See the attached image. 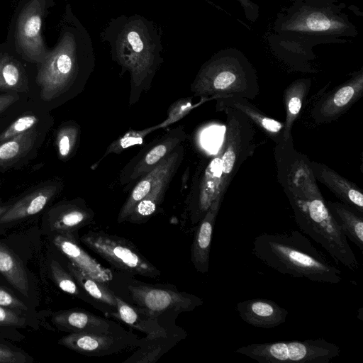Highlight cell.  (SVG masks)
I'll list each match as a JSON object with an SVG mask.
<instances>
[{
    "label": "cell",
    "mask_w": 363,
    "mask_h": 363,
    "mask_svg": "<svg viewBox=\"0 0 363 363\" xmlns=\"http://www.w3.org/2000/svg\"><path fill=\"white\" fill-rule=\"evenodd\" d=\"M274 155L277 180L299 229L320 245L336 264L353 272L358 270V259L328 209L308 158L295 149L292 137L276 144Z\"/></svg>",
    "instance_id": "6da1fadb"
},
{
    "label": "cell",
    "mask_w": 363,
    "mask_h": 363,
    "mask_svg": "<svg viewBox=\"0 0 363 363\" xmlns=\"http://www.w3.org/2000/svg\"><path fill=\"white\" fill-rule=\"evenodd\" d=\"M272 29V45L284 57H297L301 63L312 60L308 52L313 46L345 42L357 35L335 0H296L279 14Z\"/></svg>",
    "instance_id": "7a4b0ae2"
},
{
    "label": "cell",
    "mask_w": 363,
    "mask_h": 363,
    "mask_svg": "<svg viewBox=\"0 0 363 363\" xmlns=\"http://www.w3.org/2000/svg\"><path fill=\"white\" fill-rule=\"evenodd\" d=\"M111 58L130 76V105L147 91L163 62L162 35L157 26L139 15L112 18L101 33Z\"/></svg>",
    "instance_id": "3957f363"
},
{
    "label": "cell",
    "mask_w": 363,
    "mask_h": 363,
    "mask_svg": "<svg viewBox=\"0 0 363 363\" xmlns=\"http://www.w3.org/2000/svg\"><path fill=\"white\" fill-rule=\"evenodd\" d=\"M252 252L267 267L294 278L332 284L342 280V271L297 230L261 233Z\"/></svg>",
    "instance_id": "277c9868"
},
{
    "label": "cell",
    "mask_w": 363,
    "mask_h": 363,
    "mask_svg": "<svg viewBox=\"0 0 363 363\" xmlns=\"http://www.w3.org/2000/svg\"><path fill=\"white\" fill-rule=\"evenodd\" d=\"M94 67L91 38L77 23L63 33L57 47L40 63L37 76L40 98L52 101L68 91L78 80L84 84Z\"/></svg>",
    "instance_id": "5b68a950"
},
{
    "label": "cell",
    "mask_w": 363,
    "mask_h": 363,
    "mask_svg": "<svg viewBox=\"0 0 363 363\" xmlns=\"http://www.w3.org/2000/svg\"><path fill=\"white\" fill-rule=\"evenodd\" d=\"M191 91L210 100L230 96L254 99L259 93L255 69L240 50L233 48L217 52L201 67Z\"/></svg>",
    "instance_id": "8992f818"
},
{
    "label": "cell",
    "mask_w": 363,
    "mask_h": 363,
    "mask_svg": "<svg viewBox=\"0 0 363 363\" xmlns=\"http://www.w3.org/2000/svg\"><path fill=\"white\" fill-rule=\"evenodd\" d=\"M259 363H329L340 354L337 345L324 339L252 343L235 351Z\"/></svg>",
    "instance_id": "52a82bcc"
},
{
    "label": "cell",
    "mask_w": 363,
    "mask_h": 363,
    "mask_svg": "<svg viewBox=\"0 0 363 363\" xmlns=\"http://www.w3.org/2000/svg\"><path fill=\"white\" fill-rule=\"evenodd\" d=\"M220 111L226 114L225 135L221 146V194L224 196L240 165L260 143H255V124L245 114L229 107Z\"/></svg>",
    "instance_id": "ba28073f"
},
{
    "label": "cell",
    "mask_w": 363,
    "mask_h": 363,
    "mask_svg": "<svg viewBox=\"0 0 363 363\" xmlns=\"http://www.w3.org/2000/svg\"><path fill=\"white\" fill-rule=\"evenodd\" d=\"M81 241L115 268L155 279L161 272L128 240L102 231H89Z\"/></svg>",
    "instance_id": "9c48e42d"
},
{
    "label": "cell",
    "mask_w": 363,
    "mask_h": 363,
    "mask_svg": "<svg viewBox=\"0 0 363 363\" xmlns=\"http://www.w3.org/2000/svg\"><path fill=\"white\" fill-rule=\"evenodd\" d=\"M128 290L138 307L156 318L167 312L191 311L203 303L194 294L153 285L132 284Z\"/></svg>",
    "instance_id": "30bf717a"
},
{
    "label": "cell",
    "mask_w": 363,
    "mask_h": 363,
    "mask_svg": "<svg viewBox=\"0 0 363 363\" xmlns=\"http://www.w3.org/2000/svg\"><path fill=\"white\" fill-rule=\"evenodd\" d=\"M116 329L106 332L71 333L59 343L78 353L88 356H106L120 352L136 342L133 335Z\"/></svg>",
    "instance_id": "8fae6325"
},
{
    "label": "cell",
    "mask_w": 363,
    "mask_h": 363,
    "mask_svg": "<svg viewBox=\"0 0 363 363\" xmlns=\"http://www.w3.org/2000/svg\"><path fill=\"white\" fill-rule=\"evenodd\" d=\"M363 94V69L333 89L313 107L311 116L316 123H330L348 110Z\"/></svg>",
    "instance_id": "7c38bea8"
},
{
    "label": "cell",
    "mask_w": 363,
    "mask_h": 363,
    "mask_svg": "<svg viewBox=\"0 0 363 363\" xmlns=\"http://www.w3.org/2000/svg\"><path fill=\"white\" fill-rule=\"evenodd\" d=\"M42 14L40 0L32 1L22 11L17 28V41L23 55L28 60L40 63L48 55L40 35Z\"/></svg>",
    "instance_id": "4fadbf2b"
},
{
    "label": "cell",
    "mask_w": 363,
    "mask_h": 363,
    "mask_svg": "<svg viewBox=\"0 0 363 363\" xmlns=\"http://www.w3.org/2000/svg\"><path fill=\"white\" fill-rule=\"evenodd\" d=\"M221 155L222 148L207 164L201 174L198 187L193 190L190 211L194 223H199L218 196H224L221 194Z\"/></svg>",
    "instance_id": "5bb4252c"
},
{
    "label": "cell",
    "mask_w": 363,
    "mask_h": 363,
    "mask_svg": "<svg viewBox=\"0 0 363 363\" xmlns=\"http://www.w3.org/2000/svg\"><path fill=\"white\" fill-rule=\"evenodd\" d=\"M53 243L72 264L91 277L105 284L112 281L111 270L90 256L79 245L72 233H57L54 237Z\"/></svg>",
    "instance_id": "9a60e30c"
},
{
    "label": "cell",
    "mask_w": 363,
    "mask_h": 363,
    "mask_svg": "<svg viewBox=\"0 0 363 363\" xmlns=\"http://www.w3.org/2000/svg\"><path fill=\"white\" fill-rule=\"evenodd\" d=\"M240 318L256 328L270 329L285 323L289 311L272 300L252 298L238 302L236 306Z\"/></svg>",
    "instance_id": "2e32d148"
},
{
    "label": "cell",
    "mask_w": 363,
    "mask_h": 363,
    "mask_svg": "<svg viewBox=\"0 0 363 363\" xmlns=\"http://www.w3.org/2000/svg\"><path fill=\"white\" fill-rule=\"evenodd\" d=\"M186 138V134L183 126L172 130L140 157L129 174L121 179L122 184L126 183L128 184L142 178L182 144Z\"/></svg>",
    "instance_id": "e0dca14e"
},
{
    "label": "cell",
    "mask_w": 363,
    "mask_h": 363,
    "mask_svg": "<svg viewBox=\"0 0 363 363\" xmlns=\"http://www.w3.org/2000/svg\"><path fill=\"white\" fill-rule=\"evenodd\" d=\"M315 180L325 185L344 204L363 215V194L357 186L324 164L310 160Z\"/></svg>",
    "instance_id": "ac0fdd59"
},
{
    "label": "cell",
    "mask_w": 363,
    "mask_h": 363,
    "mask_svg": "<svg viewBox=\"0 0 363 363\" xmlns=\"http://www.w3.org/2000/svg\"><path fill=\"white\" fill-rule=\"evenodd\" d=\"M223 199V197L218 196L213 201L199 221L194 233L191 250V260L196 271L201 274L208 272L212 235Z\"/></svg>",
    "instance_id": "d6986e66"
},
{
    "label": "cell",
    "mask_w": 363,
    "mask_h": 363,
    "mask_svg": "<svg viewBox=\"0 0 363 363\" xmlns=\"http://www.w3.org/2000/svg\"><path fill=\"white\" fill-rule=\"evenodd\" d=\"M60 190V184L50 182L30 191L0 216V223L13 222L40 212Z\"/></svg>",
    "instance_id": "ffe728a7"
},
{
    "label": "cell",
    "mask_w": 363,
    "mask_h": 363,
    "mask_svg": "<svg viewBox=\"0 0 363 363\" xmlns=\"http://www.w3.org/2000/svg\"><path fill=\"white\" fill-rule=\"evenodd\" d=\"M184 157V153L176 158L157 179L150 192L138 203L126 221L143 223L148 220L162 203L169 184Z\"/></svg>",
    "instance_id": "44dd1931"
},
{
    "label": "cell",
    "mask_w": 363,
    "mask_h": 363,
    "mask_svg": "<svg viewBox=\"0 0 363 363\" xmlns=\"http://www.w3.org/2000/svg\"><path fill=\"white\" fill-rule=\"evenodd\" d=\"M229 107L245 114L257 127L271 138L275 145L284 141V125L264 114L245 98L230 96L217 99L216 109Z\"/></svg>",
    "instance_id": "7402d4cb"
},
{
    "label": "cell",
    "mask_w": 363,
    "mask_h": 363,
    "mask_svg": "<svg viewBox=\"0 0 363 363\" xmlns=\"http://www.w3.org/2000/svg\"><path fill=\"white\" fill-rule=\"evenodd\" d=\"M184 152V147L180 144L155 168L139 179L119 211L117 218L118 223L126 221L138 203L150 192L154 184Z\"/></svg>",
    "instance_id": "603a6c76"
},
{
    "label": "cell",
    "mask_w": 363,
    "mask_h": 363,
    "mask_svg": "<svg viewBox=\"0 0 363 363\" xmlns=\"http://www.w3.org/2000/svg\"><path fill=\"white\" fill-rule=\"evenodd\" d=\"M52 320L60 330L70 333H96L113 330L111 321L82 309L56 313Z\"/></svg>",
    "instance_id": "cb8c5ba5"
},
{
    "label": "cell",
    "mask_w": 363,
    "mask_h": 363,
    "mask_svg": "<svg viewBox=\"0 0 363 363\" xmlns=\"http://www.w3.org/2000/svg\"><path fill=\"white\" fill-rule=\"evenodd\" d=\"M116 312L111 313L131 328L146 334L150 340L167 336L166 330L154 317L138 306H133L118 296H116Z\"/></svg>",
    "instance_id": "d4e9b609"
},
{
    "label": "cell",
    "mask_w": 363,
    "mask_h": 363,
    "mask_svg": "<svg viewBox=\"0 0 363 363\" xmlns=\"http://www.w3.org/2000/svg\"><path fill=\"white\" fill-rule=\"evenodd\" d=\"M94 217L93 211L84 203L62 204L55 208L50 215V228L58 233H72L89 224Z\"/></svg>",
    "instance_id": "484cf974"
},
{
    "label": "cell",
    "mask_w": 363,
    "mask_h": 363,
    "mask_svg": "<svg viewBox=\"0 0 363 363\" xmlns=\"http://www.w3.org/2000/svg\"><path fill=\"white\" fill-rule=\"evenodd\" d=\"M327 206L344 235L363 252V215L338 202Z\"/></svg>",
    "instance_id": "4316f807"
},
{
    "label": "cell",
    "mask_w": 363,
    "mask_h": 363,
    "mask_svg": "<svg viewBox=\"0 0 363 363\" xmlns=\"http://www.w3.org/2000/svg\"><path fill=\"white\" fill-rule=\"evenodd\" d=\"M311 86L309 79H298L291 83L284 90V102L286 118L284 125V140L291 137L292 125L299 115L303 102Z\"/></svg>",
    "instance_id": "83f0119b"
},
{
    "label": "cell",
    "mask_w": 363,
    "mask_h": 363,
    "mask_svg": "<svg viewBox=\"0 0 363 363\" xmlns=\"http://www.w3.org/2000/svg\"><path fill=\"white\" fill-rule=\"evenodd\" d=\"M0 273L16 290L28 297L29 284L25 268L18 257L1 242Z\"/></svg>",
    "instance_id": "f1b7e54d"
},
{
    "label": "cell",
    "mask_w": 363,
    "mask_h": 363,
    "mask_svg": "<svg viewBox=\"0 0 363 363\" xmlns=\"http://www.w3.org/2000/svg\"><path fill=\"white\" fill-rule=\"evenodd\" d=\"M37 135V130L33 128L0 143V169L11 166L26 156L33 147Z\"/></svg>",
    "instance_id": "f546056e"
},
{
    "label": "cell",
    "mask_w": 363,
    "mask_h": 363,
    "mask_svg": "<svg viewBox=\"0 0 363 363\" xmlns=\"http://www.w3.org/2000/svg\"><path fill=\"white\" fill-rule=\"evenodd\" d=\"M67 267L81 289L93 299L116 309V295L105 284L91 277L71 262Z\"/></svg>",
    "instance_id": "4dcf8cb0"
},
{
    "label": "cell",
    "mask_w": 363,
    "mask_h": 363,
    "mask_svg": "<svg viewBox=\"0 0 363 363\" xmlns=\"http://www.w3.org/2000/svg\"><path fill=\"white\" fill-rule=\"evenodd\" d=\"M27 89V80L18 62L7 56L0 57V90L23 92Z\"/></svg>",
    "instance_id": "1f68e13d"
},
{
    "label": "cell",
    "mask_w": 363,
    "mask_h": 363,
    "mask_svg": "<svg viewBox=\"0 0 363 363\" xmlns=\"http://www.w3.org/2000/svg\"><path fill=\"white\" fill-rule=\"evenodd\" d=\"M79 135V128L75 125H66L58 130L56 145L59 157L62 160H65L72 155L77 145Z\"/></svg>",
    "instance_id": "d6a6232c"
},
{
    "label": "cell",
    "mask_w": 363,
    "mask_h": 363,
    "mask_svg": "<svg viewBox=\"0 0 363 363\" xmlns=\"http://www.w3.org/2000/svg\"><path fill=\"white\" fill-rule=\"evenodd\" d=\"M154 127H150L142 130H130L120 138L113 141L107 148L104 157L109 154H119L124 150L136 145L141 144L145 136L154 131Z\"/></svg>",
    "instance_id": "836d02e7"
},
{
    "label": "cell",
    "mask_w": 363,
    "mask_h": 363,
    "mask_svg": "<svg viewBox=\"0 0 363 363\" xmlns=\"http://www.w3.org/2000/svg\"><path fill=\"white\" fill-rule=\"evenodd\" d=\"M52 279L63 291L75 296L80 294V287L70 273H67L55 260L50 262Z\"/></svg>",
    "instance_id": "e575fe53"
},
{
    "label": "cell",
    "mask_w": 363,
    "mask_h": 363,
    "mask_svg": "<svg viewBox=\"0 0 363 363\" xmlns=\"http://www.w3.org/2000/svg\"><path fill=\"white\" fill-rule=\"evenodd\" d=\"M38 122V118L35 115L27 114L19 117L0 134V143L30 130L34 128Z\"/></svg>",
    "instance_id": "d590c367"
},
{
    "label": "cell",
    "mask_w": 363,
    "mask_h": 363,
    "mask_svg": "<svg viewBox=\"0 0 363 363\" xmlns=\"http://www.w3.org/2000/svg\"><path fill=\"white\" fill-rule=\"evenodd\" d=\"M194 107H195V106L191 104V100L182 99L177 101L172 104L169 108L167 118L162 123L154 126L155 129L156 130L157 128H165L172 123L179 121L188 113Z\"/></svg>",
    "instance_id": "8d00e7d4"
},
{
    "label": "cell",
    "mask_w": 363,
    "mask_h": 363,
    "mask_svg": "<svg viewBox=\"0 0 363 363\" xmlns=\"http://www.w3.org/2000/svg\"><path fill=\"white\" fill-rule=\"evenodd\" d=\"M161 354V347H150L138 351L124 362H155Z\"/></svg>",
    "instance_id": "74e56055"
},
{
    "label": "cell",
    "mask_w": 363,
    "mask_h": 363,
    "mask_svg": "<svg viewBox=\"0 0 363 363\" xmlns=\"http://www.w3.org/2000/svg\"><path fill=\"white\" fill-rule=\"evenodd\" d=\"M28 357H30L7 346L0 345V363H25L29 361Z\"/></svg>",
    "instance_id": "f35d334b"
},
{
    "label": "cell",
    "mask_w": 363,
    "mask_h": 363,
    "mask_svg": "<svg viewBox=\"0 0 363 363\" xmlns=\"http://www.w3.org/2000/svg\"><path fill=\"white\" fill-rule=\"evenodd\" d=\"M26 319L19 316L13 310L0 306V325L23 326Z\"/></svg>",
    "instance_id": "ab89813d"
},
{
    "label": "cell",
    "mask_w": 363,
    "mask_h": 363,
    "mask_svg": "<svg viewBox=\"0 0 363 363\" xmlns=\"http://www.w3.org/2000/svg\"><path fill=\"white\" fill-rule=\"evenodd\" d=\"M0 306L10 309L27 311L28 307L6 289L0 286Z\"/></svg>",
    "instance_id": "60d3db41"
},
{
    "label": "cell",
    "mask_w": 363,
    "mask_h": 363,
    "mask_svg": "<svg viewBox=\"0 0 363 363\" xmlns=\"http://www.w3.org/2000/svg\"><path fill=\"white\" fill-rule=\"evenodd\" d=\"M242 6L245 17L251 22H255L259 16V7L251 0H238Z\"/></svg>",
    "instance_id": "b9f144b4"
},
{
    "label": "cell",
    "mask_w": 363,
    "mask_h": 363,
    "mask_svg": "<svg viewBox=\"0 0 363 363\" xmlns=\"http://www.w3.org/2000/svg\"><path fill=\"white\" fill-rule=\"evenodd\" d=\"M19 99L16 94H7L0 95V113Z\"/></svg>",
    "instance_id": "7bdbcfd3"
},
{
    "label": "cell",
    "mask_w": 363,
    "mask_h": 363,
    "mask_svg": "<svg viewBox=\"0 0 363 363\" xmlns=\"http://www.w3.org/2000/svg\"><path fill=\"white\" fill-rule=\"evenodd\" d=\"M9 206H2L0 204V216L2 215L8 208Z\"/></svg>",
    "instance_id": "ee69618b"
}]
</instances>
